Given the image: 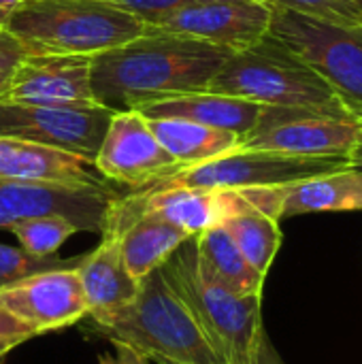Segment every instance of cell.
Masks as SVG:
<instances>
[{"mask_svg":"<svg viewBox=\"0 0 362 364\" xmlns=\"http://www.w3.org/2000/svg\"><path fill=\"white\" fill-rule=\"evenodd\" d=\"M230 49L145 30L126 45L92 55L90 85L98 105L113 111L190 92H205Z\"/></svg>","mask_w":362,"mask_h":364,"instance_id":"6da1fadb","label":"cell"},{"mask_svg":"<svg viewBox=\"0 0 362 364\" xmlns=\"http://www.w3.org/2000/svg\"><path fill=\"white\" fill-rule=\"evenodd\" d=\"M92 320L109 341L132 346L156 364L220 363L160 269L141 279L130 303L94 316Z\"/></svg>","mask_w":362,"mask_h":364,"instance_id":"7a4b0ae2","label":"cell"},{"mask_svg":"<svg viewBox=\"0 0 362 364\" xmlns=\"http://www.w3.org/2000/svg\"><path fill=\"white\" fill-rule=\"evenodd\" d=\"M145 28L102 0H26L4 26L26 53L87 58L130 43Z\"/></svg>","mask_w":362,"mask_h":364,"instance_id":"3957f363","label":"cell"},{"mask_svg":"<svg viewBox=\"0 0 362 364\" xmlns=\"http://www.w3.org/2000/svg\"><path fill=\"white\" fill-rule=\"evenodd\" d=\"M220 363H247L262 339V296H239L209 282L196 264L194 237L181 243L160 267Z\"/></svg>","mask_w":362,"mask_h":364,"instance_id":"277c9868","label":"cell"},{"mask_svg":"<svg viewBox=\"0 0 362 364\" xmlns=\"http://www.w3.org/2000/svg\"><path fill=\"white\" fill-rule=\"evenodd\" d=\"M207 92L245 98L265 107L348 111L309 64L269 34L247 49L233 51L209 81Z\"/></svg>","mask_w":362,"mask_h":364,"instance_id":"5b68a950","label":"cell"},{"mask_svg":"<svg viewBox=\"0 0 362 364\" xmlns=\"http://www.w3.org/2000/svg\"><path fill=\"white\" fill-rule=\"evenodd\" d=\"M267 34L309 64L362 122V23L331 26L271 4Z\"/></svg>","mask_w":362,"mask_h":364,"instance_id":"8992f818","label":"cell"},{"mask_svg":"<svg viewBox=\"0 0 362 364\" xmlns=\"http://www.w3.org/2000/svg\"><path fill=\"white\" fill-rule=\"evenodd\" d=\"M361 136L362 122L348 111L267 107L241 149L297 158H346Z\"/></svg>","mask_w":362,"mask_h":364,"instance_id":"52a82bcc","label":"cell"},{"mask_svg":"<svg viewBox=\"0 0 362 364\" xmlns=\"http://www.w3.org/2000/svg\"><path fill=\"white\" fill-rule=\"evenodd\" d=\"M348 166V158H297L273 151L239 149L228 156L186 166L171 177H164L149 188H205V190H241L260 186H284L314 175L339 171Z\"/></svg>","mask_w":362,"mask_h":364,"instance_id":"ba28073f","label":"cell"},{"mask_svg":"<svg viewBox=\"0 0 362 364\" xmlns=\"http://www.w3.org/2000/svg\"><path fill=\"white\" fill-rule=\"evenodd\" d=\"M113 109L105 105L0 102V136L70 151L94 164Z\"/></svg>","mask_w":362,"mask_h":364,"instance_id":"9c48e42d","label":"cell"},{"mask_svg":"<svg viewBox=\"0 0 362 364\" xmlns=\"http://www.w3.org/2000/svg\"><path fill=\"white\" fill-rule=\"evenodd\" d=\"M94 168L107 181L143 190L186 166L160 145L147 117L128 109L113 113L96 151Z\"/></svg>","mask_w":362,"mask_h":364,"instance_id":"30bf717a","label":"cell"},{"mask_svg":"<svg viewBox=\"0 0 362 364\" xmlns=\"http://www.w3.org/2000/svg\"><path fill=\"white\" fill-rule=\"evenodd\" d=\"M109 186H64L49 181L0 179V228L38 215H64L85 232H102L105 215L113 198Z\"/></svg>","mask_w":362,"mask_h":364,"instance_id":"8fae6325","label":"cell"},{"mask_svg":"<svg viewBox=\"0 0 362 364\" xmlns=\"http://www.w3.org/2000/svg\"><path fill=\"white\" fill-rule=\"evenodd\" d=\"M269 21L271 4L252 0H194L145 30L241 51L267 36Z\"/></svg>","mask_w":362,"mask_h":364,"instance_id":"7c38bea8","label":"cell"},{"mask_svg":"<svg viewBox=\"0 0 362 364\" xmlns=\"http://www.w3.org/2000/svg\"><path fill=\"white\" fill-rule=\"evenodd\" d=\"M79 264L26 275L0 288V307L36 337L83 320L90 309L79 284Z\"/></svg>","mask_w":362,"mask_h":364,"instance_id":"4fadbf2b","label":"cell"},{"mask_svg":"<svg viewBox=\"0 0 362 364\" xmlns=\"http://www.w3.org/2000/svg\"><path fill=\"white\" fill-rule=\"evenodd\" d=\"M92 58L26 53L0 87V102L11 105H94L90 85Z\"/></svg>","mask_w":362,"mask_h":364,"instance_id":"5bb4252c","label":"cell"},{"mask_svg":"<svg viewBox=\"0 0 362 364\" xmlns=\"http://www.w3.org/2000/svg\"><path fill=\"white\" fill-rule=\"evenodd\" d=\"M105 226L119 230L122 258L134 279H143L151 271L160 269L169 256L190 239L186 230L158 213L139 209L132 194H119L111 200L105 215Z\"/></svg>","mask_w":362,"mask_h":364,"instance_id":"9a60e30c","label":"cell"},{"mask_svg":"<svg viewBox=\"0 0 362 364\" xmlns=\"http://www.w3.org/2000/svg\"><path fill=\"white\" fill-rule=\"evenodd\" d=\"M132 198L139 209L158 213L160 218L186 230L190 237H196L207 228L224 224L230 215L252 209L239 190L169 186L134 190Z\"/></svg>","mask_w":362,"mask_h":364,"instance_id":"2e32d148","label":"cell"},{"mask_svg":"<svg viewBox=\"0 0 362 364\" xmlns=\"http://www.w3.org/2000/svg\"><path fill=\"white\" fill-rule=\"evenodd\" d=\"M92 162L47 145L0 136V179L49 181L64 186H107Z\"/></svg>","mask_w":362,"mask_h":364,"instance_id":"e0dca14e","label":"cell"},{"mask_svg":"<svg viewBox=\"0 0 362 364\" xmlns=\"http://www.w3.org/2000/svg\"><path fill=\"white\" fill-rule=\"evenodd\" d=\"M267 107L215 92H190L149 102L139 109L145 117H181L239 134L243 141L256 130Z\"/></svg>","mask_w":362,"mask_h":364,"instance_id":"ac0fdd59","label":"cell"},{"mask_svg":"<svg viewBox=\"0 0 362 364\" xmlns=\"http://www.w3.org/2000/svg\"><path fill=\"white\" fill-rule=\"evenodd\" d=\"M100 235L102 239L98 247L90 254H83V260L77 267L90 318L130 303L141 284V279H134L124 264L119 230L102 226Z\"/></svg>","mask_w":362,"mask_h":364,"instance_id":"d6986e66","label":"cell"},{"mask_svg":"<svg viewBox=\"0 0 362 364\" xmlns=\"http://www.w3.org/2000/svg\"><path fill=\"white\" fill-rule=\"evenodd\" d=\"M329 211H362L361 171L346 166L284 186L280 220Z\"/></svg>","mask_w":362,"mask_h":364,"instance_id":"ffe728a7","label":"cell"},{"mask_svg":"<svg viewBox=\"0 0 362 364\" xmlns=\"http://www.w3.org/2000/svg\"><path fill=\"white\" fill-rule=\"evenodd\" d=\"M198 271L213 284L239 296H262L265 275L241 254L230 232L220 224L194 237Z\"/></svg>","mask_w":362,"mask_h":364,"instance_id":"44dd1931","label":"cell"},{"mask_svg":"<svg viewBox=\"0 0 362 364\" xmlns=\"http://www.w3.org/2000/svg\"><path fill=\"white\" fill-rule=\"evenodd\" d=\"M160 145L183 166L209 162L241 149L243 139L235 132L211 128L181 117H147Z\"/></svg>","mask_w":362,"mask_h":364,"instance_id":"7402d4cb","label":"cell"},{"mask_svg":"<svg viewBox=\"0 0 362 364\" xmlns=\"http://www.w3.org/2000/svg\"><path fill=\"white\" fill-rule=\"evenodd\" d=\"M222 226L230 232L233 241L247 258V262L267 277L282 245L280 222L256 209H247L230 215Z\"/></svg>","mask_w":362,"mask_h":364,"instance_id":"603a6c76","label":"cell"},{"mask_svg":"<svg viewBox=\"0 0 362 364\" xmlns=\"http://www.w3.org/2000/svg\"><path fill=\"white\" fill-rule=\"evenodd\" d=\"M15 239L19 241V247L32 256L49 258L55 256L58 250L70 239L73 235L81 232L75 222H70L64 215H38L23 222H17L9 228Z\"/></svg>","mask_w":362,"mask_h":364,"instance_id":"cb8c5ba5","label":"cell"},{"mask_svg":"<svg viewBox=\"0 0 362 364\" xmlns=\"http://www.w3.org/2000/svg\"><path fill=\"white\" fill-rule=\"evenodd\" d=\"M271 4L331 26L362 23V0H273Z\"/></svg>","mask_w":362,"mask_h":364,"instance_id":"d4e9b609","label":"cell"},{"mask_svg":"<svg viewBox=\"0 0 362 364\" xmlns=\"http://www.w3.org/2000/svg\"><path fill=\"white\" fill-rule=\"evenodd\" d=\"M81 260H83V256H77V258H58V256L38 258V256L23 252L21 247H11V245L0 243V288L11 284V282H17L26 275L47 271V269H58V267H73V264H79Z\"/></svg>","mask_w":362,"mask_h":364,"instance_id":"484cf974","label":"cell"},{"mask_svg":"<svg viewBox=\"0 0 362 364\" xmlns=\"http://www.w3.org/2000/svg\"><path fill=\"white\" fill-rule=\"evenodd\" d=\"M102 2H109L134 17H139L141 21H145V26H151V23L160 21L162 17H166L169 13H173L194 0H102Z\"/></svg>","mask_w":362,"mask_h":364,"instance_id":"4316f807","label":"cell"},{"mask_svg":"<svg viewBox=\"0 0 362 364\" xmlns=\"http://www.w3.org/2000/svg\"><path fill=\"white\" fill-rule=\"evenodd\" d=\"M32 337L36 335L26 324H21L19 320H15L0 307V363L11 350H15L17 346H21L23 341Z\"/></svg>","mask_w":362,"mask_h":364,"instance_id":"83f0119b","label":"cell"},{"mask_svg":"<svg viewBox=\"0 0 362 364\" xmlns=\"http://www.w3.org/2000/svg\"><path fill=\"white\" fill-rule=\"evenodd\" d=\"M26 55V49L4 30L0 34V87L9 81L17 62Z\"/></svg>","mask_w":362,"mask_h":364,"instance_id":"f1b7e54d","label":"cell"},{"mask_svg":"<svg viewBox=\"0 0 362 364\" xmlns=\"http://www.w3.org/2000/svg\"><path fill=\"white\" fill-rule=\"evenodd\" d=\"M113 343V354H100L98 364H149L151 360L137 352L132 346H126L122 341H111Z\"/></svg>","mask_w":362,"mask_h":364,"instance_id":"f546056e","label":"cell"},{"mask_svg":"<svg viewBox=\"0 0 362 364\" xmlns=\"http://www.w3.org/2000/svg\"><path fill=\"white\" fill-rule=\"evenodd\" d=\"M160 364H173V363H160ZM215 364H228V363H215ZM241 364H286L282 360V356L277 354V350L273 348V343H271V339H269V335L265 333L262 335V339H260V343H258V348H256V354L247 360V363H241Z\"/></svg>","mask_w":362,"mask_h":364,"instance_id":"4dcf8cb0","label":"cell"},{"mask_svg":"<svg viewBox=\"0 0 362 364\" xmlns=\"http://www.w3.org/2000/svg\"><path fill=\"white\" fill-rule=\"evenodd\" d=\"M346 158H348V166H352V168L362 173V136L356 141V145L348 151Z\"/></svg>","mask_w":362,"mask_h":364,"instance_id":"1f68e13d","label":"cell"},{"mask_svg":"<svg viewBox=\"0 0 362 364\" xmlns=\"http://www.w3.org/2000/svg\"><path fill=\"white\" fill-rule=\"evenodd\" d=\"M26 0H0V19L4 21V26H6V21H9V17L23 4Z\"/></svg>","mask_w":362,"mask_h":364,"instance_id":"d6a6232c","label":"cell"},{"mask_svg":"<svg viewBox=\"0 0 362 364\" xmlns=\"http://www.w3.org/2000/svg\"><path fill=\"white\" fill-rule=\"evenodd\" d=\"M252 2H260V4H271L273 0H252Z\"/></svg>","mask_w":362,"mask_h":364,"instance_id":"836d02e7","label":"cell"},{"mask_svg":"<svg viewBox=\"0 0 362 364\" xmlns=\"http://www.w3.org/2000/svg\"><path fill=\"white\" fill-rule=\"evenodd\" d=\"M2 32H4V21L0 19V34H2Z\"/></svg>","mask_w":362,"mask_h":364,"instance_id":"e575fe53","label":"cell"}]
</instances>
